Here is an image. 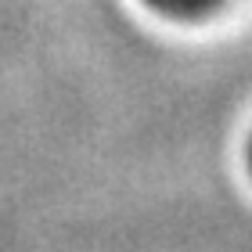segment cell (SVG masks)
I'll list each match as a JSON object with an SVG mask.
<instances>
[{
  "label": "cell",
  "instance_id": "6da1fadb",
  "mask_svg": "<svg viewBox=\"0 0 252 252\" xmlns=\"http://www.w3.org/2000/svg\"><path fill=\"white\" fill-rule=\"evenodd\" d=\"M144 4L166 11V15H205V11L220 7L223 0H144Z\"/></svg>",
  "mask_w": 252,
  "mask_h": 252
},
{
  "label": "cell",
  "instance_id": "7a4b0ae2",
  "mask_svg": "<svg viewBox=\"0 0 252 252\" xmlns=\"http://www.w3.org/2000/svg\"><path fill=\"white\" fill-rule=\"evenodd\" d=\"M249 158H252V144H249Z\"/></svg>",
  "mask_w": 252,
  "mask_h": 252
}]
</instances>
